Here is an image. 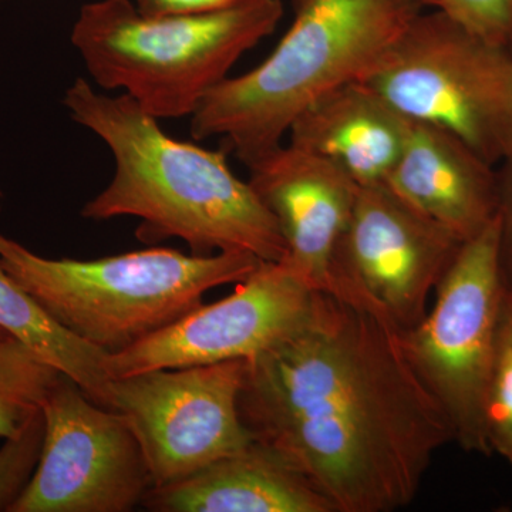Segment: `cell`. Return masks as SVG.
I'll return each instance as SVG.
<instances>
[{"label":"cell","instance_id":"27","mask_svg":"<svg viewBox=\"0 0 512 512\" xmlns=\"http://www.w3.org/2000/svg\"><path fill=\"white\" fill-rule=\"evenodd\" d=\"M511 52H512V45H511Z\"/></svg>","mask_w":512,"mask_h":512},{"label":"cell","instance_id":"16","mask_svg":"<svg viewBox=\"0 0 512 512\" xmlns=\"http://www.w3.org/2000/svg\"><path fill=\"white\" fill-rule=\"evenodd\" d=\"M0 328L79 384L94 403L114 410L103 350L74 336L20 288L0 264Z\"/></svg>","mask_w":512,"mask_h":512},{"label":"cell","instance_id":"22","mask_svg":"<svg viewBox=\"0 0 512 512\" xmlns=\"http://www.w3.org/2000/svg\"><path fill=\"white\" fill-rule=\"evenodd\" d=\"M245 0H136V8L141 15L150 18L167 16H195L220 12L232 8Z\"/></svg>","mask_w":512,"mask_h":512},{"label":"cell","instance_id":"24","mask_svg":"<svg viewBox=\"0 0 512 512\" xmlns=\"http://www.w3.org/2000/svg\"><path fill=\"white\" fill-rule=\"evenodd\" d=\"M6 333L8 332L5 329L0 328V336L6 335Z\"/></svg>","mask_w":512,"mask_h":512},{"label":"cell","instance_id":"4","mask_svg":"<svg viewBox=\"0 0 512 512\" xmlns=\"http://www.w3.org/2000/svg\"><path fill=\"white\" fill-rule=\"evenodd\" d=\"M248 252L185 255L150 248L76 261L47 259L0 235V264L59 325L117 353L173 325L205 293L239 284L261 265Z\"/></svg>","mask_w":512,"mask_h":512},{"label":"cell","instance_id":"21","mask_svg":"<svg viewBox=\"0 0 512 512\" xmlns=\"http://www.w3.org/2000/svg\"><path fill=\"white\" fill-rule=\"evenodd\" d=\"M497 171V249L498 268L503 284L505 306L512 308V153L501 161Z\"/></svg>","mask_w":512,"mask_h":512},{"label":"cell","instance_id":"23","mask_svg":"<svg viewBox=\"0 0 512 512\" xmlns=\"http://www.w3.org/2000/svg\"><path fill=\"white\" fill-rule=\"evenodd\" d=\"M504 311H505V315H507L508 318H510L512 320V308H507V306H505Z\"/></svg>","mask_w":512,"mask_h":512},{"label":"cell","instance_id":"1","mask_svg":"<svg viewBox=\"0 0 512 512\" xmlns=\"http://www.w3.org/2000/svg\"><path fill=\"white\" fill-rule=\"evenodd\" d=\"M239 416L335 512L407 507L441 447L454 443L399 335L316 291L295 332L247 359Z\"/></svg>","mask_w":512,"mask_h":512},{"label":"cell","instance_id":"19","mask_svg":"<svg viewBox=\"0 0 512 512\" xmlns=\"http://www.w3.org/2000/svg\"><path fill=\"white\" fill-rule=\"evenodd\" d=\"M43 439L45 417L40 410L0 448V512H10L28 487L39 464Z\"/></svg>","mask_w":512,"mask_h":512},{"label":"cell","instance_id":"7","mask_svg":"<svg viewBox=\"0 0 512 512\" xmlns=\"http://www.w3.org/2000/svg\"><path fill=\"white\" fill-rule=\"evenodd\" d=\"M497 220L467 239L441 279L430 312L400 333L414 373L444 413L454 443L490 457L485 402L504 325Z\"/></svg>","mask_w":512,"mask_h":512},{"label":"cell","instance_id":"9","mask_svg":"<svg viewBox=\"0 0 512 512\" xmlns=\"http://www.w3.org/2000/svg\"><path fill=\"white\" fill-rule=\"evenodd\" d=\"M45 439L32 480L10 512H128L154 487L123 414L60 376L43 403Z\"/></svg>","mask_w":512,"mask_h":512},{"label":"cell","instance_id":"25","mask_svg":"<svg viewBox=\"0 0 512 512\" xmlns=\"http://www.w3.org/2000/svg\"><path fill=\"white\" fill-rule=\"evenodd\" d=\"M2 200H3V194H2V191H0V208H2Z\"/></svg>","mask_w":512,"mask_h":512},{"label":"cell","instance_id":"11","mask_svg":"<svg viewBox=\"0 0 512 512\" xmlns=\"http://www.w3.org/2000/svg\"><path fill=\"white\" fill-rule=\"evenodd\" d=\"M315 292L284 261L261 262L227 298L202 303L136 345L107 353L104 370L114 380L151 370L251 359L305 322Z\"/></svg>","mask_w":512,"mask_h":512},{"label":"cell","instance_id":"5","mask_svg":"<svg viewBox=\"0 0 512 512\" xmlns=\"http://www.w3.org/2000/svg\"><path fill=\"white\" fill-rule=\"evenodd\" d=\"M282 16V0L167 18L141 15L131 0H97L80 9L72 43L101 89L124 90L154 119H180L195 113Z\"/></svg>","mask_w":512,"mask_h":512},{"label":"cell","instance_id":"6","mask_svg":"<svg viewBox=\"0 0 512 512\" xmlns=\"http://www.w3.org/2000/svg\"><path fill=\"white\" fill-rule=\"evenodd\" d=\"M410 123L453 134L491 165L512 153V52L441 10L421 12L365 79Z\"/></svg>","mask_w":512,"mask_h":512},{"label":"cell","instance_id":"14","mask_svg":"<svg viewBox=\"0 0 512 512\" xmlns=\"http://www.w3.org/2000/svg\"><path fill=\"white\" fill-rule=\"evenodd\" d=\"M141 504L158 512H335L308 478L255 439L184 480L151 488Z\"/></svg>","mask_w":512,"mask_h":512},{"label":"cell","instance_id":"13","mask_svg":"<svg viewBox=\"0 0 512 512\" xmlns=\"http://www.w3.org/2000/svg\"><path fill=\"white\" fill-rule=\"evenodd\" d=\"M384 184L461 241L476 237L497 215L494 165L453 134L426 124L410 123L402 154Z\"/></svg>","mask_w":512,"mask_h":512},{"label":"cell","instance_id":"12","mask_svg":"<svg viewBox=\"0 0 512 512\" xmlns=\"http://www.w3.org/2000/svg\"><path fill=\"white\" fill-rule=\"evenodd\" d=\"M248 167V183L284 237L282 261L312 289L325 292L359 185L336 165L291 144H282Z\"/></svg>","mask_w":512,"mask_h":512},{"label":"cell","instance_id":"15","mask_svg":"<svg viewBox=\"0 0 512 512\" xmlns=\"http://www.w3.org/2000/svg\"><path fill=\"white\" fill-rule=\"evenodd\" d=\"M410 121L363 82L339 87L302 111L289 144L336 165L359 187L386 183L402 154Z\"/></svg>","mask_w":512,"mask_h":512},{"label":"cell","instance_id":"17","mask_svg":"<svg viewBox=\"0 0 512 512\" xmlns=\"http://www.w3.org/2000/svg\"><path fill=\"white\" fill-rule=\"evenodd\" d=\"M63 373L35 350L6 333L0 336V437L22 431L49 396Z\"/></svg>","mask_w":512,"mask_h":512},{"label":"cell","instance_id":"10","mask_svg":"<svg viewBox=\"0 0 512 512\" xmlns=\"http://www.w3.org/2000/svg\"><path fill=\"white\" fill-rule=\"evenodd\" d=\"M247 360L111 380V400L143 448L154 487L177 483L247 447L238 399Z\"/></svg>","mask_w":512,"mask_h":512},{"label":"cell","instance_id":"2","mask_svg":"<svg viewBox=\"0 0 512 512\" xmlns=\"http://www.w3.org/2000/svg\"><path fill=\"white\" fill-rule=\"evenodd\" d=\"M70 116L106 143L113 180L87 202L82 217H136L143 242L183 239L192 254L248 252L265 262L286 256L274 215L251 184L239 180L222 150L167 136L127 94L97 93L83 77L63 99Z\"/></svg>","mask_w":512,"mask_h":512},{"label":"cell","instance_id":"20","mask_svg":"<svg viewBox=\"0 0 512 512\" xmlns=\"http://www.w3.org/2000/svg\"><path fill=\"white\" fill-rule=\"evenodd\" d=\"M461 26L494 45H512V0H430Z\"/></svg>","mask_w":512,"mask_h":512},{"label":"cell","instance_id":"26","mask_svg":"<svg viewBox=\"0 0 512 512\" xmlns=\"http://www.w3.org/2000/svg\"><path fill=\"white\" fill-rule=\"evenodd\" d=\"M504 312H505V311H504ZM505 316H507V315H505ZM507 318H508V316H507ZM508 319H510V318H508ZM510 320H511V319H510ZM511 323H512V320H511Z\"/></svg>","mask_w":512,"mask_h":512},{"label":"cell","instance_id":"3","mask_svg":"<svg viewBox=\"0 0 512 512\" xmlns=\"http://www.w3.org/2000/svg\"><path fill=\"white\" fill-rule=\"evenodd\" d=\"M295 18L264 62L215 86L191 116L195 140L222 137L244 164L282 146L320 97L360 82L430 0H296Z\"/></svg>","mask_w":512,"mask_h":512},{"label":"cell","instance_id":"8","mask_svg":"<svg viewBox=\"0 0 512 512\" xmlns=\"http://www.w3.org/2000/svg\"><path fill=\"white\" fill-rule=\"evenodd\" d=\"M464 241L386 184L360 187L330 264L326 291L397 335L419 325Z\"/></svg>","mask_w":512,"mask_h":512},{"label":"cell","instance_id":"18","mask_svg":"<svg viewBox=\"0 0 512 512\" xmlns=\"http://www.w3.org/2000/svg\"><path fill=\"white\" fill-rule=\"evenodd\" d=\"M485 430L491 454H497L512 467V323L505 312L500 349L485 402Z\"/></svg>","mask_w":512,"mask_h":512}]
</instances>
